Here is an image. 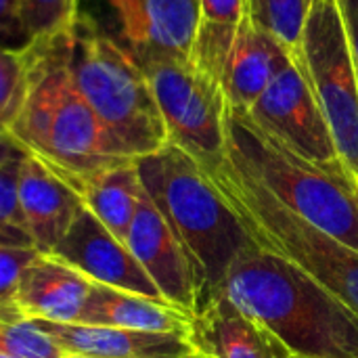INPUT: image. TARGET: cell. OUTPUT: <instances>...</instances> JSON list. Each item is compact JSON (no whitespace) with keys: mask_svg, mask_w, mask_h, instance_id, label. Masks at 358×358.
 Masks as SVG:
<instances>
[{"mask_svg":"<svg viewBox=\"0 0 358 358\" xmlns=\"http://www.w3.org/2000/svg\"><path fill=\"white\" fill-rule=\"evenodd\" d=\"M27 86L8 134L71 189L107 168L136 162L122 153L84 101L69 71L67 31L27 46Z\"/></svg>","mask_w":358,"mask_h":358,"instance_id":"obj_1","label":"cell"},{"mask_svg":"<svg viewBox=\"0 0 358 358\" xmlns=\"http://www.w3.org/2000/svg\"><path fill=\"white\" fill-rule=\"evenodd\" d=\"M136 170L145 193L187 256L197 315L222 296L233 264L258 243L210 174L180 147L166 143L159 151L138 157Z\"/></svg>","mask_w":358,"mask_h":358,"instance_id":"obj_2","label":"cell"},{"mask_svg":"<svg viewBox=\"0 0 358 358\" xmlns=\"http://www.w3.org/2000/svg\"><path fill=\"white\" fill-rule=\"evenodd\" d=\"M241 313L296 358H358V315L294 262L260 245L241 256L224 283Z\"/></svg>","mask_w":358,"mask_h":358,"instance_id":"obj_3","label":"cell"},{"mask_svg":"<svg viewBox=\"0 0 358 358\" xmlns=\"http://www.w3.org/2000/svg\"><path fill=\"white\" fill-rule=\"evenodd\" d=\"M227 157L294 214L358 250V180L344 164L302 157L235 107H227Z\"/></svg>","mask_w":358,"mask_h":358,"instance_id":"obj_4","label":"cell"},{"mask_svg":"<svg viewBox=\"0 0 358 358\" xmlns=\"http://www.w3.org/2000/svg\"><path fill=\"white\" fill-rule=\"evenodd\" d=\"M67 50L76 88L122 153L138 159L159 151L168 143V130L153 90L124 42L80 13L67 29Z\"/></svg>","mask_w":358,"mask_h":358,"instance_id":"obj_5","label":"cell"},{"mask_svg":"<svg viewBox=\"0 0 358 358\" xmlns=\"http://www.w3.org/2000/svg\"><path fill=\"white\" fill-rule=\"evenodd\" d=\"M208 174L262 250L300 266L358 315V250L294 214L229 157Z\"/></svg>","mask_w":358,"mask_h":358,"instance_id":"obj_6","label":"cell"},{"mask_svg":"<svg viewBox=\"0 0 358 358\" xmlns=\"http://www.w3.org/2000/svg\"><path fill=\"white\" fill-rule=\"evenodd\" d=\"M141 65L168 130V143L187 151L206 172L227 157V99L216 80L191 59L132 55Z\"/></svg>","mask_w":358,"mask_h":358,"instance_id":"obj_7","label":"cell"},{"mask_svg":"<svg viewBox=\"0 0 358 358\" xmlns=\"http://www.w3.org/2000/svg\"><path fill=\"white\" fill-rule=\"evenodd\" d=\"M300 59L344 166L358 180V69L340 0H313Z\"/></svg>","mask_w":358,"mask_h":358,"instance_id":"obj_8","label":"cell"},{"mask_svg":"<svg viewBox=\"0 0 358 358\" xmlns=\"http://www.w3.org/2000/svg\"><path fill=\"white\" fill-rule=\"evenodd\" d=\"M248 115L302 157L323 166L344 164L298 52L285 61Z\"/></svg>","mask_w":358,"mask_h":358,"instance_id":"obj_9","label":"cell"},{"mask_svg":"<svg viewBox=\"0 0 358 358\" xmlns=\"http://www.w3.org/2000/svg\"><path fill=\"white\" fill-rule=\"evenodd\" d=\"M50 256L59 258L92 283L166 302L128 245L109 233L107 227L86 206L78 212L73 224L50 252Z\"/></svg>","mask_w":358,"mask_h":358,"instance_id":"obj_10","label":"cell"},{"mask_svg":"<svg viewBox=\"0 0 358 358\" xmlns=\"http://www.w3.org/2000/svg\"><path fill=\"white\" fill-rule=\"evenodd\" d=\"M126 245L151 277L164 300L185 313L195 315L191 266L170 224L145 193V189L128 229Z\"/></svg>","mask_w":358,"mask_h":358,"instance_id":"obj_11","label":"cell"},{"mask_svg":"<svg viewBox=\"0 0 358 358\" xmlns=\"http://www.w3.org/2000/svg\"><path fill=\"white\" fill-rule=\"evenodd\" d=\"M132 55L189 59L199 23V0H109Z\"/></svg>","mask_w":358,"mask_h":358,"instance_id":"obj_12","label":"cell"},{"mask_svg":"<svg viewBox=\"0 0 358 358\" xmlns=\"http://www.w3.org/2000/svg\"><path fill=\"white\" fill-rule=\"evenodd\" d=\"M65 355L94 358H203L185 334L138 331L103 325L52 323L31 319Z\"/></svg>","mask_w":358,"mask_h":358,"instance_id":"obj_13","label":"cell"},{"mask_svg":"<svg viewBox=\"0 0 358 358\" xmlns=\"http://www.w3.org/2000/svg\"><path fill=\"white\" fill-rule=\"evenodd\" d=\"M17 199L36 252L50 254L84 208L82 197L38 157L25 155L17 170Z\"/></svg>","mask_w":358,"mask_h":358,"instance_id":"obj_14","label":"cell"},{"mask_svg":"<svg viewBox=\"0 0 358 358\" xmlns=\"http://www.w3.org/2000/svg\"><path fill=\"white\" fill-rule=\"evenodd\" d=\"M292 55L294 52H289L277 38L256 27L245 15L235 29L218 76L227 105L248 111Z\"/></svg>","mask_w":358,"mask_h":358,"instance_id":"obj_15","label":"cell"},{"mask_svg":"<svg viewBox=\"0 0 358 358\" xmlns=\"http://www.w3.org/2000/svg\"><path fill=\"white\" fill-rule=\"evenodd\" d=\"M92 281L50 254H36L19 277L13 302L27 319L78 323Z\"/></svg>","mask_w":358,"mask_h":358,"instance_id":"obj_16","label":"cell"},{"mask_svg":"<svg viewBox=\"0 0 358 358\" xmlns=\"http://www.w3.org/2000/svg\"><path fill=\"white\" fill-rule=\"evenodd\" d=\"M189 340L203 358H292L268 329L227 296L193 317Z\"/></svg>","mask_w":358,"mask_h":358,"instance_id":"obj_17","label":"cell"},{"mask_svg":"<svg viewBox=\"0 0 358 358\" xmlns=\"http://www.w3.org/2000/svg\"><path fill=\"white\" fill-rule=\"evenodd\" d=\"M193 317L195 315L185 313L168 302H157L138 294L92 283L78 323L189 336Z\"/></svg>","mask_w":358,"mask_h":358,"instance_id":"obj_18","label":"cell"},{"mask_svg":"<svg viewBox=\"0 0 358 358\" xmlns=\"http://www.w3.org/2000/svg\"><path fill=\"white\" fill-rule=\"evenodd\" d=\"M73 191L82 197L84 206L107 227V231L126 243L128 229L143 195L136 162H126L96 172L80 180Z\"/></svg>","mask_w":358,"mask_h":358,"instance_id":"obj_19","label":"cell"},{"mask_svg":"<svg viewBox=\"0 0 358 358\" xmlns=\"http://www.w3.org/2000/svg\"><path fill=\"white\" fill-rule=\"evenodd\" d=\"M0 350L17 358H63V348L42 334L13 300H0Z\"/></svg>","mask_w":358,"mask_h":358,"instance_id":"obj_20","label":"cell"},{"mask_svg":"<svg viewBox=\"0 0 358 358\" xmlns=\"http://www.w3.org/2000/svg\"><path fill=\"white\" fill-rule=\"evenodd\" d=\"M313 0H248L252 23L277 38L289 52H300L302 31Z\"/></svg>","mask_w":358,"mask_h":358,"instance_id":"obj_21","label":"cell"},{"mask_svg":"<svg viewBox=\"0 0 358 358\" xmlns=\"http://www.w3.org/2000/svg\"><path fill=\"white\" fill-rule=\"evenodd\" d=\"M21 19L31 42L67 31L80 15V0H19Z\"/></svg>","mask_w":358,"mask_h":358,"instance_id":"obj_22","label":"cell"},{"mask_svg":"<svg viewBox=\"0 0 358 358\" xmlns=\"http://www.w3.org/2000/svg\"><path fill=\"white\" fill-rule=\"evenodd\" d=\"M21 159L0 168V245L8 248H34L17 199V170Z\"/></svg>","mask_w":358,"mask_h":358,"instance_id":"obj_23","label":"cell"},{"mask_svg":"<svg viewBox=\"0 0 358 358\" xmlns=\"http://www.w3.org/2000/svg\"><path fill=\"white\" fill-rule=\"evenodd\" d=\"M27 86V52L0 46V132H6L19 113Z\"/></svg>","mask_w":358,"mask_h":358,"instance_id":"obj_24","label":"cell"},{"mask_svg":"<svg viewBox=\"0 0 358 358\" xmlns=\"http://www.w3.org/2000/svg\"><path fill=\"white\" fill-rule=\"evenodd\" d=\"M36 254L34 248L0 245V300H13L19 277Z\"/></svg>","mask_w":358,"mask_h":358,"instance_id":"obj_25","label":"cell"},{"mask_svg":"<svg viewBox=\"0 0 358 358\" xmlns=\"http://www.w3.org/2000/svg\"><path fill=\"white\" fill-rule=\"evenodd\" d=\"M29 44L31 38L21 19L19 0H0V46L23 52Z\"/></svg>","mask_w":358,"mask_h":358,"instance_id":"obj_26","label":"cell"},{"mask_svg":"<svg viewBox=\"0 0 358 358\" xmlns=\"http://www.w3.org/2000/svg\"><path fill=\"white\" fill-rule=\"evenodd\" d=\"M201 21L237 25L245 17L248 0H199Z\"/></svg>","mask_w":358,"mask_h":358,"instance_id":"obj_27","label":"cell"},{"mask_svg":"<svg viewBox=\"0 0 358 358\" xmlns=\"http://www.w3.org/2000/svg\"><path fill=\"white\" fill-rule=\"evenodd\" d=\"M342 6V17L346 25V34L350 40V48L355 55V63L358 69V0H340Z\"/></svg>","mask_w":358,"mask_h":358,"instance_id":"obj_28","label":"cell"},{"mask_svg":"<svg viewBox=\"0 0 358 358\" xmlns=\"http://www.w3.org/2000/svg\"><path fill=\"white\" fill-rule=\"evenodd\" d=\"M25 153V149L8 134V132H0V168L8 162L21 159Z\"/></svg>","mask_w":358,"mask_h":358,"instance_id":"obj_29","label":"cell"},{"mask_svg":"<svg viewBox=\"0 0 358 358\" xmlns=\"http://www.w3.org/2000/svg\"><path fill=\"white\" fill-rule=\"evenodd\" d=\"M63 358H94V357H82V355H65Z\"/></svg>","mask_w":358,"mask_h":358,"instance_id":"obj_30","label":"cell"},{"mask_svg":"<svg viewBox=\"0 0 358 358\" xmlns=\"http://www.w3.org/2000/svg\"><path fill=\"white\" fill-rule=\"evenodd\" d=\"M0 358H17V357H10V355H6V352H2V350H0Z\"/></svg>","mask_w":358,"mask_h":358,"instance_id":"obj_31","label":"cell"},{"mask_svg":"<svg viewBox=\"0 0 358 358\" xmlns=\"http://www.w3.org/2000/svg\"><path fill=\"white\" fill-rule=\"evenodd\" d=\"M292 358H296V357H292Z\"/></svg>","mask_w":358,"mask_h":358,"instance_id":"obj_32","label":"cell"}]
</instances>
